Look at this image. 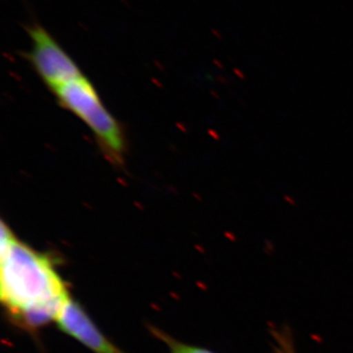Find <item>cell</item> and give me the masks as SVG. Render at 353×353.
Listing matches in <instances>:
<instances>
[{"instance_id":"7","label":"cell","mask_w":353,"mask_h":353,"mask_svg":"<svg viewBox=\"0 0 353 353\" xmlns=\"http://www.w3.org/2000/svg\"><path fill=\"white\" fill-rule=\"evenodd\" d=\"M285 201H288L290 202V203H292V204H296V202H294V201H292V199H289V196H285Z\"/></svg>"},{"instance_id":"5","label":"cell","mask_w":353,"mask_h":353,"mask_svg":"<svg viewBox=\"0 0 353 353\" xmlns=\"http://www.w3.org/2000/svg\"><path fill=\"white\" fill-rule=\"evenodd\" d=\"M270 334L273 339L272 353H296L294 334L289 327L285 326L282 329L272 328Z\"/></svg>"},{"instance_id":"1","label":"cell","mask_w":353,"mask_h":353,"mask_svg":"<svg viewBox=\"0 0 353 353\" xmlns=\"http://www.w3.org/2000/svg\"><path fill=\"white\" fill-rule=\"evenodd\" d=\"M1 301L16 322L39 328L54 321L70 296L53 260L20 241L2 221Z\"/></svg>"},{"instance_id":"6","label":"cell","mask_w":353,"mask_h":353,"mask_svg":"<svg viewBox=\"0 0 353 353\" xmlns=\"http://www.w3.org/2000/svg\"><path fill=\"white\" fill-rule=\"evenodd\" d=\"M160 338H163V340L166 341L167 345L170 347V353H215L208 348L185 345V343L173 340L170 336H164V334H161Z\"/></svg>"},{"instance_id":"4","label":"cell","mask_w":353,"mask_h":353,"mask_svg":"<svg viewBox=\"0 0 353 353\" xmlns=\"http://www.w3.org/2000/svg\"><path fill=\"white\" fill-rule=\"evenodd\" d=\"M54 322L63 333L94 353H125L102 334L82 306L71 296L62 304Z\"/></svg>"},{"instance_id":"2","label":"cell","mask_w":353,"mask_h":353,"mask_svg":"<svg viewBox=\"0 0 353 353\" xmlns=\"http://www.w3.org/2000/svg\"><path fill=\"white\" fill-rule=\"evenodd\" d=\"M58 103L80 118L94 134L102 152L114 164H122L126 141L119 122L102 103L85 76L52 90Z\"/></svg>"},{"instance_id":"3","label":"cell","mask_w":353,"mask_h":353,"mask_svg":"<svg viewBox=\"0 0 353 353\" xmlns=\"http://www.w3.org/2000/svg\"><path fill=\"white\" fill-rule=\"evenodd\" d=\"M26 32L31 39V50L26 57L51 90L83 76L73 58L43 26L32 23Z\"/></svg>"}]
</instances>
